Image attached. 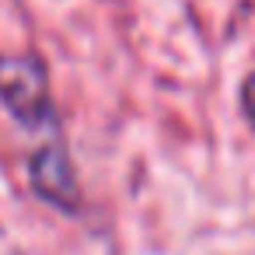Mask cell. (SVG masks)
I'll return each mask as SVG.
<instances>
[{
	"label": "cell",
	"mask_w": 255,
	"mask_h": 255,
	"mask_svg": "<svg viewBox=\"0 0 255 255\" xmlns=\"http://www.w3.org/2000/svg\"><path fill=\"white\" fill-rule=\"evenodd\" d=\"M0 109L28 136H63L49 67L35 53H0Z\"/></svg>",
	"instance_id": "6da1fadb"
},
{
	"label": "cell",
	"mask_w": 255,
	"mask_h": 255,
	"mask_svg": "<svg viewBox=\"0 0 255 255\" xmlns=\"http://www.w3.org/2000/svg\"><path fill=\"white\" fill-rule=\"evenodd\" d=\"M28 185L46 206L67 213V217L81 213L84 192H81V178H77V168H74V157H70L63 136L39 140L28 150Z\"/></svg>",
	"instance_id": "7a4b0ae2"
}]
</instances>
